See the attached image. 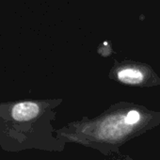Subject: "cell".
Here are the masks:
<instances>
[{
    "instance_id": "6da1fadb",
    "label": "cell",
    "mask_w": 160,
    "mask_h": 160,
    "mask_svg": "<svg viewBox=\"0 0 160 160\" xmlns=\"http://www.w3.org/2000/svg\"><path fill=\"white\" fill-rule=\"evenodd\" d=\"M160 125V111L145 106L121 101L94 118L83 117L56 129L64 143L94 149L104 155L120 152L130 140Z\"/></svg>"
},
{
    "instance_id": "7a4b0ae2",
    "label": "cell",
    "mask_w": 160,
    "mask_h": 160,
    "mask_svg": "<svg viewBox=\"0 0 160 160\" xmlns=\"http://www.w3.org/2000/svg\"><path fill=\"white\" fill-rule=\"evenodd\" d=\"M108 78L124 86L152 88L160 85V76L147 63L135 60H115Z\"/></svg>"
}]
</instances>
